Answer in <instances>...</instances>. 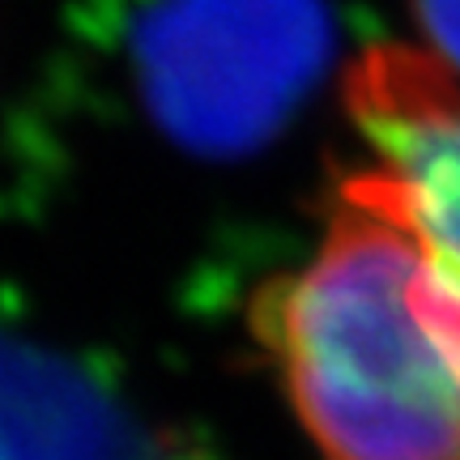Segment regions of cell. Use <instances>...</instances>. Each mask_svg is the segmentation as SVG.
Segmentation results:
<instances>
[{
  "instance_id": "obj_1",
  "label": "cell",
  "mask_w": 460,
  "mask_h": 460,
  "mask_svg": "<svg viewBox=\"0 0 460 460\" xmlns=\"http://www.w3.org/2000/svg\"><path fill=\"white\" fill-rule=\"evenodd\" d=\"M252 329L324 460H460V281L362 166Z\"/></svg>"
},
{
  "instance_id": "obj_2",
  "label": "cell",
  "mask_w": 460,
  "mask_h": 460,
  "mask_svg": "<svg viewBox=\"0 0 460 460\" xmlns=\"http://www.w3.org/2000/svg\"><path fill=\"white\" fill-rule=\"evenodd\" d=\"M332 51L329 0H149L132 22L128 65L171 146L243 158L286 132Z\"/></svg>"
},
{
  "instance_id": "obj_3",
  "label": "cell",
  "mask_w": 460,
  "mask_h": 460,
  "mask_svg": "<svg viewBox=\"0 0 460 460\" xmlns=\"http://www.w3.org/2000/svg\"><path fill=\"white\" fill-rule=\"evenodd\" d=\"M341 102L376 154L362 175L460 281V77L427 48L376 43L349 60Z\"/></svg>"
},
{
  "instance_id": "obj_4",
  "label": "cell",
  "mask_w": 460,
  "mask_h": 460,
  "mask_svg": "<svg viewBox=\"0 0 460 460\" xmlns=\"http://www.w3.org/2000/svg\"><path fill=\"white\" fill-rule=\"evenodd\" d=\"M0 460H209L119 376L34 332L0 295Z\"/></svg>"
},
{
  "instance_id": "obj_5",
  "label": "cell",
  "mask_w": 460,
  "mask_h": 460,
  "mask_svg": "<svg viewBox=\"0 0 460 460\" xmlns=\"http://www.w3.org/2000/svg\"><path fill=\"white\" fill-rule=\"evenodd\" d=\"M410 17L422 34V48L460 77V0H410Z\"/></svg>"
}]
</instances>
